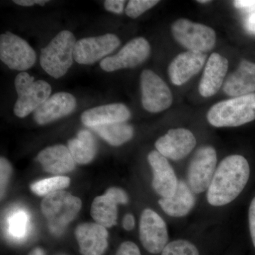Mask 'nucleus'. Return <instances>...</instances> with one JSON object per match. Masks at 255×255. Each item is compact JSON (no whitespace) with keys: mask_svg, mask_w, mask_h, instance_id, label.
I'll return each mask as SVG.
<instances>
[{"mask_svg":"<svg viewBox=\"0 0 255 255\" xmlns=\"http://www.w3.org/2000/svg\"><path fill=\"white\" fill-rule=\"evenodd\" d=\"M27 223V217L24 213L14 214L9 221V231L13 236L21 237L25 234Z\"/></svg>","mask_w":255,"mask_h":255,"instance_id":"nucleus-29","label":"nucleus"},{"mask_svg":"<svg viewBox=\"0 0 255 255\" xmlns=\"http://www.w3.org/2000/svg\"><path fill=\"white\" fill-rule=\"evenodd\" d=\"M81 208L80 198L63 190L45 196L41 204L42 214L55 230L63 228L73 221Z\"/></svg>","mask_w":255,"mask_h":255,"instance_id":"nucleus-5","label":"nucleus"},{"mask_svg":"<svg viewBox=\"0 0 255 255\" xmlns=\"http://www.w3.org/2000/svg\"><path fill=\"white\" fill-rule=\"evenodd\" d=\"M198 2L201 3V4H207V3L211 2V1L208 0H201V1H197Z\"/></svg>","mask_w":255,"mask_h":255,"instance_id":"nucleus-40","label":"nucleus"},{"mask_svg":"<svg viewBox=\"0 0 255 255\" xmlns=\"http://www.w3.org/2000/svg\"><path fill=\"white\" fill-rule=\"evenodd\" d=\"M91 128L104 140L113 146L123 145L129 141L134 135L133 128L125 122L96 126Z\"/></svg>","mask_w":255,"mask_h":255,"instance_id":"nucleus-25","label":"nucleus"},{"mask_svg":"<svg viewBox=\"0 0 255 255\" xmlns=\"http://www.w3.org/2000/svg\"><path fill=\"white\" fill-rule=\"evenodd\" d=\"M28 255H46L44 251L41 248H36L33 249Z\"/></svg>","mask_w":255,"mask_h":255,"instance_id":"nucleus-39","label":"nucleus"},{"mask_svg":"<svg viewBox=\"0 0 255 255\" xmlns=\"http://www.w3.org/2000/svg\"><path fill=\"white\" fill-rule=\"evenodd\" d=\"M120 44L118 36L112 33L82 38L75 44L74 60L81 65H91L110 54Z\"/></svg>","mask_w":255,"mask_h":255,"instance_id":"nucleus-12","label":"nucleus"},{"mask_svg":"<svg viewBox=\"0 0 255 255\" xmlns=\"http://www.w3.org/2000/svg\"><path fill=\"white\" fill-rule=\"evenodd\" d=\"M0 170H1V197L2 199L6 191V187L9 183L10 177H11V172H12V167L9 161L4 157H1L0 159Z\"/></svg>","mask_w":255,"mask_h":255,"instance_id":"nucleus-30","label":"nucleus"},{"mask_svg":"<svg viewBox=\"0 0 255 255\" xmlns=\"http://www.w3.org/2000/svg\"><path fill=\"white\" fill-rule=\"evenodd\" d=\"M159 2L156 0H130L128 3L126 14L129 17L136 18Z\"/></svg>","mask_w":255,"mask_h":255,"instance_id":"nucleus-28","label":"nucleus"},{"mask_svg":"<svg viewBox=\"0 0 255 255\" xmlns=\"http://www.w3.org/2000/svg\"><path fill=\"white\" fill-rule=\"evenodd\" d=\"M70 179L66 176H55L33 183L30 186L32 192L40 196H46L55 191L63 190L68 187Z\"/></svg>","mask_w":255,"mask_h":255,"instance_id":"nucleus-26","label":"nucleus"},{"mask_svg":"<svg viewBox=\"0 0 255 255\" xmlns=\"http://www.w3.org/2000/svg\"><path fill=\"white\" fill-rule=\"evenodd\" d=\"M228 65V60L219 53L210 55L199 83V91L202 97H212L219 91L224 83Z\"/></svg>","mask_w":255,"mask_h":255,"instance_id":"nucleus-18","label":"nucleus"},{"mask_svg":"<svg viewBox=\"0 0 255 255\" xmlns=\"http://www.w3.org/2000/svg\"><path fill=\"white\" fill-rule=\"evenodd\" d=\"M174 39L188 50L206 53L214 48L216 32L206 25L179 18L172 26Z\"/></svg>","mask_w":255,"mask_h":255,"instance_id":"nucleus-6","label":"nucleus"},{"mask_svg":"<svg viewBox=\"0 0 255 255\" xmlns=\"http://www.w3.org/2000/svg\"><path fill=\"white\" fill-rule=\"evenodd\" d=\"M207 119L213 127H241L255 119V93L221 101L210 109Z\"/></svg>","mask_w":255,"mask_h":255,"instance_id":"nucleus-2","label":"nucleus"},{"mask_svg":"<svg viewBox=\"0 0 255 255\" xmlns=\"http://www.w3.org/2000/svg\"><path fill=\"white\" fill-rule=\"evenodd\" d=\"M233 4L237 9L247 12L255 11V0H236L233 1Z\"/></svg>","mask_w":255,"mask_h":255,"instance_id":"nucleus-34","label":"nucleus"},{"mask_svg":"<svg viewBox=\"0 0 255 255\" xmlns=\"http://www.w3.org/2000/svg\"></svg>","mask_w":255,"mask_h":255,"instance_id":"nucleus-41","label":"nucleus"},{"mask_svg":"<svg viewBox=\"0 0 255 255\" xmlns=\"http://www.w3.org/2000/svg\"><path fill=\"white\" fill-rule=\"evenodd\" d=\"M150 54L148 41L142 37H137L127 43L117 54L102 60L100 67L106 72L133 68L143 63Z\"/></svg>","mask_w":255,"mask_h":255,"instance_id":"nucleus-11","label":"nucleus"},{"mask_svg":"<svg viewBox=\"0 0 255 255\" xmlns=\"http://www.w3.org/2000/svg\"><path fill=\"white\" fill-rule=\"evenodd\" d=\"M249 225L252 241L255 248V197L252 201L249 209Z\"/></svg>","mask_w":255,"mask_h":255,"instance_id":"nucleus-35","label":"nucleus"},{"mask_svg":"<svg viewBox=\"0 0 255 255\" xmlns=\"http://www.w3.org/2000/svg\"><path fill=\"white\" fill-rule=\"evenodd\" d=\"M68 147L75 162L80 164L91 162L97 150L95 137L87 130H80L78 136L69 140Z\"/></svg>","mask_w":255,"mask_h":255,"instance_id":"nucleus-23","label":"nucleus"},{"mask_svg":"<svg viewBox=\"0 0 255 255\" xmlns=\"http://www.w3.org/2000/svg\"><path fill=\"white\" fill-rule=\"evenodd\" d=\"M140 87L142 107L147 112L158 113L167 110L172 105V92L167 84L152 70L142 72Z\"/></svg>","mask_w":255,"mask_h":255,"instance_id":"nucleus-9","label":"nucleus"},{"mask_svg":"<svg viewBox=\"0 0 255 255\" xmlns=\"http://www.w3.org/2000/svg\"><path fill=\"white\" fill-rule=\"evenodd\" d=\"M223 90L232 97L251 95L255 92V63L242 60L237 70L225 80Z\"/></svg>","mask_w":255,"mask_h":255,"instance_id":"nucleus-19","label":"nucleus"},{"mask_svg":"<svg viewBox=\"0 0 255 255\" xmlns=\"http://www.w3.org/2000/svg\"><path fill=\"white\" fill-rule=\"evenodd\" d=\"M196 139L194 134L185 128L170 129L155 142V147L166 158L180 160L194 150Z\"/></svg>","mask_w":255,"mask_h":255,"instance_id":"nucleus-13","label":"nucleus"},{"mask_svg":"<svg viewBox=\"0 0 255 255\" xmlns=\"http://www.w3.org/2000/svg\"><path fill=\"white\" fill-rule=\"evenodd\" d=\"M161 255H199V252L191 242L177 240L168 243Z\"/></svg>","mask_w":255,"mask_h":255,"instance_id":"nucleus-27","label":"nucleus"},{"mask_svg":"<svg viewBox=\"0 0 255 255\" xmlns=\"http://www.w3.org/2000/svg\"><path fill=\"white\" fill-rule=\"evenodd\" d=\"M15 4L23 6H31L34 4H40L41 6L48 2L47 0H14Z\"/></svg>","mask_w":255,"mask_h":255,"instance_id":"nucleus-38","label":"nucleus"},{"mask_svg":"<svg viewBox=\"0 0 255 255\" xmlns=\"http://www.w3.org/2000/svg\"><path fill=\"white\" fill-rule=\"evenodd\" d=\"M117 205L113 199L105 194L97 196L92 202L90 214L97 224L106 228H112L117 224Z\"/></svg>","mask_w":255,"mask_h":255,"instance_id":"nucleus-24","label":"nucleus"},{"mask_svg":"<svg viewBox=\"0 0 255 255\" xmlns=\"http://www.w3.org/2000/svg\"><path fill=\"white\" fill-rule=\"evenodd\" d=\"M0 59L11 70L23 71L34 65L36 55L25 40L6 31L0 36Z\"/></svg>","mask_w":255,"mask_h":255,"instance_id":"nucleus-8","label":"nucleus"},{"mask_svg":"<svg viewBox=\"0 0 255 255\" xmlns=\"http://www.w3.org/2000/svg\"><path fill=\"white\" fill-rule=\"evenodd\" d=\"M125 2L124 0H107L105 1V7L107 11L120 14L123 12Z\"/></svg>","mask_w":255,"mask_h":255,"instance_id":"nucleus-33","label":"nucleus"},{"mask_svg":"<svg viewBox=\"0 0 255 255\" xmlns=\"http://www.w3.org/2000/svg\"><path fill=\"white\" fill-rule=\"evenodd\" d=\"M206 60L205 53L187 50L177 55L169 64L168 74L174 85L180 86L201 71Z\"/></svg>","mask_w":255,"mask_h":255,"instance_id":"nucleus-17","label":"nucleus"},{"mask_svg":"<svg viewBox=\"0 0 255 255\" xmlns=\"http://www.w3.org/2000/svg\"><path fill=\"white\" fill-rule=\"evenodd\" d=\"M106 195L110 196L117 204H127L129 199L127 193L119 187H111L107 189Z\"/></svg>","mask_w":255,"mask_h":255,"instance_id":"nucleus-31","label":"nucleus"},{"mask_svg":"<svg viewBox=\"0 0 255 255\" xmlns=\"http://www.w3.org/2000/svg\"><path fill=\"white\" fill-rule=\"evenodd\" d=\"M37 159L46 172L57 176L72 172L76 164L68 147L63 145L43 149L38 153Z\"/></svg>","mask_w":255,"mask_h":255,"instance_id":"nucleus-20","label":"nucleus"},{"mask_svg":"<svg viewBox=\"0 0 255 255\" xmlns=\"http://www.w3.org/2000/svg\"><path fill=\"white\" fill-rule=\"evenodd\" d=\"M15 89L18 100L15 103L14 113L24 118L35 112L50 97L52 88L44 80L34 81V78L26 72H21L15 79Z\"/></svg>","mask_w":255,"mask_h":255,"instance_id":"nucleus-4","label":"nucleus"},{"mask_svg":"<svg viewBox=\"0 0 255 255\" xmlns=\"http://www.w3.org/2000/svg\"><path fill=\"white\" fill-rule=\"evenodd\" d=\"M76 40L72 32L62 31L42 48L40 55L41 68L55 79L63 77L72 66Z\"/></svg>","mask_w":255,"mask_h":255,"instance_id":"nucleus-3","label":"nucleus"},{"mask_svg":"<svg viewBox=\"0 0 255 255\" xmlns=\"http://www.w3.org/2000/svg\"><path fill=\"white\" fill-rule=\"evenodd\" d=\"M135 218L132 214H127L124 216L123 220V227L128 231H132L135 227Z\"/></svg>","mask_w":255,"mask_h":255,"instance_id":"nucleus-37","label":"nucleus"},{"mask_svg":"<svg viewBox=\"0 0 255 255\" xmlns=\"http://www.w3.org/2000/svg\"><path fill=\"white\" fill-rule=\"evenodd\" d=\"M147 160L153 172L152 186L162 198L173 196L177 189L178 181L168 160L157 150H153L147 156Z\"/></svg>","mask_w":255,"mask_h":255,"instance_id":"nucleus-14","label":"nucleus"},{"mask_svg":"<svg viewBox=\"0 0 255 255\" xmlns=\"http://www.w3.org/2000/svg\"><path fill=\"white\" fill-rule=\"evenodd\" d=\"M244 27L247 32L255 36V11L249 13L244 21Z\"/></svg>","mask_w":255,"mask_h":255,"instance_id":"nucleus-36","label":"nucleus"},{"mask_svg":"<svg viewBox=\"0 0 255 255\" xmlns=\"http://www.w3.org/2000/svg\"><path fill=\"white\" fill-rule=\"evenodd\" d=\"M250 173L249 163L243 156L230 155L223 159L208 189V202L214 206L232 202L246 187Z\"/></svg>","mask_w":255,"mask_h":255,"instance_id":"nucleus-1","label":"nucleus"},{"mask_svg":"<svg viewBox=\"0 0 255 255\" xmlns=\"http://www.w3.org/2000/svg\"><path fill=\"white\" fill-rule=\"evenodd\" d=\"M130 117V112L123 104L100 106L85 111L82 114L84 125L92 128L106 124L124 123Z\"/></svg>","mask_w":255,"mask_h":255,"instance_id":"nucleus-21","label":"nucleus"},{"mask_svg":"<svg viewBox=\"0 0 255 255\" xmlns=\"http://www.w3.org/2000/svg\"><path fill=\"white\" fill-rule=\"evenodd\" d=\"M116 255H141V253L135 243L127 241L119 246Z\"/></svg>","mask_w":255,"mask_h":255,"instance_id":"nucleus-32","label":"nucleus"},{"mask_svg":"<svg viewBox=\"0 0 255 255\" xmlns=\"http://www.w3.org/2000/svg\"><path fill=\"white\" fill-rule=\"evenodd\" d=\"M139 235L142 246L152 254L162 253L169 239L166 223L150 209H146L142 212Z\"/></svg>","mask_w":255,"mask_h":255,"instance_id":"nucleus-10","label":"nucleus"},{"mask_svg":"<svg viewBox=\"0 0 255 255\" xmlns=\"http://www.w3.org/2000/svg\"><path fill=\"white\" fill-rule=\"evenodd\" d=\"M159 205L164 212L172 217H183L187 216L196 204L194 193L188 184L183 180L179 181L174 195L169 198H162Z\"/></svg>","mask_w":255,"mask_h":255,"instance_id":"nucleus-22","label":"nucleus"},{"mask_svg":"<svg viewBox=\"0 0 255 255\" xmlns=\"http://www.w3.org/2000/svg\"><path fill=\"white\" fill-rule=\"evenodd\" d=\"M76 106V99L73 95L58 92L35 111L33 119L38 125H46L73 113Z\"/></svg>","mask_w":255,"mask_h":255,"instance_id":"nucleus-15","label":"nucleus"},{"mask_svg":"<svg viewBox=\"0 0 255 255\" xmlns=\"http://www.w3.org/2000/svg\"><path fill=\"white\" fill-rule=\"evenodd\" d=\"M217 154L214 147H199L194 153L188 169V185L194 194L209 189L216 170Z\"/></svg>","mask_w":255,"mask_h":255,"instance_id":"nucleus-7","label":"nucleus"},{"mask_svg":"<svg viewBox=\"0 0 255 255\" xmlns=\"http://www.w3.org/2000/svg\"><path fill=\"white\" fill-rule=\"evenodd\" d=\"M75 234L82 255H104L108 248V231L97 223H82Z\"/></svg>","mask_w":255,"mask_h":255,"instance_id":"nucleus-16","label":"nucleus"}]
</instances>
